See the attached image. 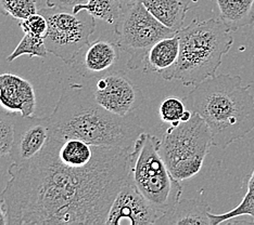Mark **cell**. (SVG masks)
<instances>
[{
	"instance_id": "4316f807",
	"label": "cell",
	"mask_w": 254,
	"mask_h": 225,
	"mask_svg": "<svg viewBox=\"0 0 254 225\" xmlns=\"http://www.w3.org/2000/svg\"><path fill=\"white\" fill-rule=\"evenodd\" d=\"M119 1L122 3L123 7H127V5H130V4H134L138 1H140V0H119Z\"/></svg>"
},
{
	"instance_id": "cb8c5ba5",
	"label": "cell",
	"mask_w": 254,
	"mask_h": 225,
	"mask_svg": "<svg viewBox=\"0 0 254 225\" xmlns=\"http://www.w3.org/2000/svg\"><path fill=\"white\" fill-rule=\"evenodd\" d=\"M20 26L24 34L31 35L33 37L45 39L48 31V21L39 12L32 14L25 20L20 21Z\"/></svg>"
},
{
	"instance_id": "484cf974",
	"label": "cell",
	"mask_w": 254,
	"mask_h": 225,
	"mask_svg": "<svg viewBox=\"0 0 254 225\" xmlns=\"http://www.w3.org/2000/svg\"><path fill=\"white\" fill-rule=\"evenodd\" d=\"M7 224H8V218L3 210L1 203H0V225H7Z\"/></svg>"
},
{
	"instance_id": "d4e9b609",
	"label": "cell",
	"mask_w": 254,
	"mask_h": 225,
	"mask_svg": "<svg viewBox=\"0 0 254 225\" xmlns=\"http://www.w3.org/2000/svg\"><path fill=\"white\" fill-rule=\"evenodd\" d=\"M87 0H45L48 8H57L72 12L73 9L80 3H85Z\"/></svg>"
},
{
	"instance_id": "5b68a950",
	"label": "cell",
	"mask_w": 254,
	"mask_h": 225,
	"mask_svg": "<svg viewBox=\"0 0 254 225\" xmlns=\"http://www.w3.org/2000/svg\"><path fill=\"white\" fill-rule=\"evenodd\" d=\"M161 138L141 132L130 153L129 180L161 215L174 209L181 200V182L172 176L160 154Z\"/></svg>"
},
{
	"instance_id": "44dd1931",
	"label": "cell",
	"mask_w": 254,
	"mask_h": 225,
	"mask_svg": "<svg viewBox=\"0 0 254 225\" xmlns=\"http://www.w3.org/2000/svg\"><path fill=\"white\" fill-rule=\"evenodd\" d=\"M38 11L37 0H0V12L14 20H25Z\"/></svg>"
},
{
	"instance_id": "ac0fdd59",
	"label": "cell",
	"mask_w": 254,
	"mask_h": 225,
	"mask_svg": "<svg viewBox=\"0 0 254 225\" xmlns=\"http://www.w3.org/2000/svg\"><path fill=\"white\" fill-rule=\"evenodd\" d=\"M80 11H87L95 19L114 25L122 13L123 5L119 0H87L85 3L76 5L72 12L76 14Z\"/></svg>"
},
{
	"instance_id": "e0dca14e",
	"label": "cell",
	"mask_w": 254,
	"mask_h": 225,
	"mask_svg": "<svg viewBox=\"0 0 254 225\" xmlns=\"http://www.w3.org/2000/svg\"><path fill=\"white\" fill-rule=\"evenodd\" d=\"M219 19L232 32L254 23V0H216Z\"/></svg>"
},
{
	"instance_id": "7402d4cb",
	"label": "cell",
	"mask_w": 254,
	"mask_h": 225,
	"mask_svg": "<svg viewBox=\"0 0 254 225\" xmlns=\"http://www.w3.org/2000/svg\"><path fill=\"white\" fill-rule=\"evenodd\" d=\"M15 114L0 111V158L10 155L14 140Z\"/></svg>"
},
{
	"instance_id": "7c38bea8",
	"label": "cell",
	"mask_w": 254,
	"mask_h": 225,
	"mask_svg": "<svg viewBox=\"0 0 254 225\" xmlns=\"http://www.w3.org/2000/svg\"><path fill=\"white\" fill-rule=\"evenodd\" d=\"M0 106L23 117L33 116L36 109L33 85L18 75L0 74Z\"/></svg>"
},
{
	"instance_id": "9a60e30c",
	"label": "cell",
	"mask_w": 254,
	"mask_h": 225,
	"mask_svg": "<svg viewBox=\"0 0 254 225\" xmlns=\"http://www.w3.org/2000/svg\"><path fill=\"white\" fill-rule=\"evenodd\" d=\"M155 19L171 30L178 32L184 27L187 12L198 0H140Z\"/></svg>"
},
{
	"instance_id": "4fadbf2b",
	"label": "cell",
	"mask_w": 254,
	"mask_h": 225,
	"mask_svg": "<svg viewBox=\"0 0 254 225\" xmlns=\"http://www.w3.org/2000/svg\"><path fill=\"white\" fill-rule=\"evenodd\" d=\"M120 48L117 44L103 39L89 43L79 61L77 72L84 77H95L105 74L120 60Z\"/></svg>"
},
{
	"instance_id": "6da1fadb",
	"label": "cell",
	"mask_w": 254,
	"mask_h": 225,
	"mask_svg": "<svg viewBox=\"0 0 254 225\" xmlns=\"http://www.w3.org/2000/svg\"><path fill=\"white\" fill-rule=\"evenodd\" d=\"M130 153L51 134L35 157L9 166L0 193L8 224H106L128 180Z\"/></svg>"
},
{
	"instance_id": "277c9868",
	"label": "cell",
	"mask_w": 254,
	"mask_h": 225,
	"mask_svg": "<svg viewBox=\"0 0 254 225\" xmlns=\"http://www.w3.org/2000/svg\"><path fill=\"white\" fill-rule=\"evenodd\" d=\"M232 31L217 17L193 20L177 32L180 56L174 66L161 74L165 80H180L186 87L197 86L214 77L223 56L234 45Z\"/></svg>"
},
{
	"instance_id": "30bf717a",
	"label": "cell",
	"mask_w": 254,
	"mask_h": 225,
	"mask_svg": "<svg viewBox=\"0 0 254 225\" xmlns=\"http://www.w3.org/2000/svg\"><path fill=\"white\" fill-rule=\"evenodd\" d=\"M162 215L143 197L129 180L120 189L110 208L107 225L155 224Z\"/></svg>"
},
{
	"instance_id": "ffe728a7",
	"label": "cell",
	"mask_w": 254,
	"mask_h": 225,
	"mask_svg": "<svg viewBox=\"0 0 254 225\" xmlns=\"http://www.w3.org/2000/svg\"><path fill=\"white\" fill-rule=\"evenodd\" d=\"M47 53L48 50L46 48L43 38H36L31 36V35L24 34L16 48L7 57V61L12 63L21 55H28L30 57H46Z\"/></svg>"
},
{
	"instance_id": "5bb4252c",
	"label": "cell",
	"mask_w": 254,
	"mask_h": 225,
	"mask_svg": "<svg viewBox=\"0 0 254 225\" xmlns=\"http://www.w3.org/2000/svg\"><path fill=\"white\" fill-rule=\"evenodd\" d=\"M210 213V207L204 200L181 199L174 209L161 217L155 224L212 225Z\"/></svg>"
},
{
	"instance_id": "2e32d148",
	"label": "cell",
	"mask_w": 254,
	"mask_h": 225,
	"mask_svg": "<svg viewBox=\"0 0 254 225\" xmlns=\"http://www.w3.org/2000/svg\"><path fill=\"white\" fill-rule=\"evenodd\" d=\"M180 56V37L178 35L166 37L155 43L145 57L143 73L162 74L176 64Z\"/></svg>"
},
{
	"instance_id": "3957f363",
	"label": "cell",
	"mask_w": 254,
	"mask_h": 225,
	"mask_svg": "<svg viewBox=\"0 0 254 225\" xmlns=\"http://www.w3.org/2000/svg\"><path fill=\"white\" fill-rule=\"evenodd\" d=\"M185 104L209 126L215 147L225 149L254 129V96L240 76L207 78L193 87Z\"/></svg>"
},
{
	"instance_id": "d6986e66",
	"label": "cell",
	"mask_w": 254,
	"mask_h": 225,
	"mask_svg": "<svg viewBox=\"0 0 254 225\" xmlns=\"http://www.w3.org/2000/svg\"><path fill=\"white\" fill-rule=\"evenodd\" d=\"M250 217L252 219V223H254V170L251 176L248 177L247 181V192L244 199L241 203L222 215H215V213H210L211 224L218 225L222 223H226L228 221L235 220L240 217Z\"/></svg>"
},
{
	"instance_id": "7a4b0ae2",
	"label": "cell",
	"mask_w": 254,
	"mask_h": 225,
	"mask_svg": "<svg viewBox=\"0 0 254 225\" xmlns=\"http://www.w3.org/2000/svg\"><path fill=\"white\" fill-rule=\"evenodd\" d=\"M49 121L55 135L130 151L143 132L134 113L119 116L107 111L97 103L92 90L77 84L70 85L63 92L49 115Z\"/></svg>"
},
{
	"instance_id": "52a82bcc",
	"label": "cell",
	"mask_w": 254,
	"mask_h": 225,
	"mask_svg": "<svg viewBox=\"0 0 254 225\" xmlns=\"http://www.w3.org/2000/svg\"><path fill=\"white\" fill-rule=\"evenodd\" d=\"M176 34L155 19L141 1L123 7L114 24L115 44L128 54L126 66L131 71L142 67L148 51L155 43Z\"/></svg>"
},
{
	"instance_id": "8992f818",
	"label": "cell",
	"mask_w": 254,
	"mask_h": 225,
	"mask_svg": "<svg viewBox=\"0 0 254 225\" xmlns=\"http://www.w3.org/2000/svg\"><path fill=\"white\" fill-rule=\"evenodd\" d=\"M212 145L209 126L193 113L188 121L167 127L161 137L160 154L172 176L183 182L200 172Z\"/></svg>"
},
{
	"instance_id": "9c48e42d",
	"label": "cell",
	"mask_w": 254,
	"mask_h": 225,
	"mask_svg": "<svg viewBox=\"0 0 254 225\" xmlns=\"http://www.w3.org/2000/svg\"><path fill=\"white\" fill-rule=\"evenodd\" d=\"M97 103L119 116H127L140 108L145 94L123 73H109L98 80L92 90Z\"/></svg>"
},
{
	"instance_id": "603a6c76",
	"label": "cell",
	"mask_w": 254,
	"mask_h": 225,
	"mask_svg": "<svg viewBox=\"0 0 254 225\" xmlns=\"http://www.w3.org/2000/svg\"><path fill=\"white\" fill-rule=\"evenodd\" d=\"M186 109L187 106L185 102L177 99V97H169L161 103L159 114L163 123L176 126L182 123Z\"/></svg>"
},
{
	"instance_id": "8fae6325",
	"label": "cell",
	"mask_w": 254,
	"mask_h": 225,
	"mask_svg": "<svg viewBox=\"0 0 254 225\" xmlns=\"http://www.w3.org/2000/svg\"><path fill=\"white\" fill-rule=\"evenodd\" d=\"M51 135L49 116L23 117L15 114L11 163L22 165L42 151Z\"/></svg>"
},
{
	"instance_id": "ba28073f",
	"label": "cell",
	"mask_w": 254,
	"mask_h": 225,
	"mask_svg": "<svg viewBox=\"0 0 254 225\" xmlns=\"http://www.w3.org/2000/svg\"><path fill=\"white\" fill-rule=\"evenodd\" d=\"M39 12L48 21L44 39L48 52L65 64H74L80 52L89 45L91 35L96 31V19L87 11L75 14L47 7L39 9Z\"/></svg>"
}]
</instances>
